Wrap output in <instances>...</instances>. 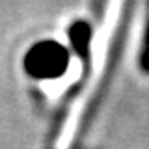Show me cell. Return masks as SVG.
<instances>
[{
	"instance_id": "cell-1",
	"label": "cell",
	"mask_w": 149,
	"mask_h": 149,
	"mask_svg": "<svg viewBox=\"0 0 149 149\" xmlns=\"http://www.w3.org/2000/svg\"><path fill=\"white\" fill-rule=\"evenodd\" d=\"M134 8H136V0H125V2H123V13H121L119 26H118V30H116V36H114V39H112L110 50H108L106 67H104V73H102V80L99 82V88H97L95 95L91 97L90 104H88V110L84 112V118L80 121L78 134H77V143L86 136L88 129L91 127L93 119H95V114L99 112L101 102H102V99H104L106 90H108V86L112 82L114 71L118 69V65H119V58H121V52H123V49H125V37H127V32H129V22H130V15H132Z\"/></svg>"
},
{
	"instance_id": "cell-2",
	"label": "cell",
	"mask_w": 149,
	"mask_h": 149,
	"mask_svg": "<svg viewBox=\"0 0 149 149\" xmlns=\"http://www.w3.org/2000/svg\"><path fill=\"white\" fill-rule=\"evenodd\" d=\"M67 56L56 43H43L28 54V69L37 77H56L63 71Z\"/></svg>"
},
{
	"instance_id": "cell-3",
	"label": "cell",
	"mask_w": 149,
	"mask_h": 149,
	"mask_svg": "<svg viewBox=\"0 0 149 149\" xmlns=\"http://www.w3.org/2000/svg\"><path fill=\"white\" fill-rule=\"evenodd\" d=\"M90 37H91V28L86 22H77V24L71 26L73 47L82 56L84 63H88V60H90Z\"/></svg>"
},
{
	"instance_id": "cell-4",
	"label": "cell",
	"mask_w": 149,
	"mask_h": 149,
	"mask_svg": "<svg viewBox=\"0 0 149 149\" xmlns=\"http://www.w3.org/2000/svg\"><path fill=\"white\" fill-rule=\"evenodd\" d=\"M140 69L149 74V2H147V19H146V30H143L142 49H140Z\"/></svg>"
},
{
	"instance_id": "cell-5",
	"label": "cell",
	"mask_w": 149,
	"mask_h": 149,
	"mask_svg": "<svg viewBox=\"0 0 149 149\" xmlns=\"http://www.w3.org/2000/svg\"><path fill=\"white\" fill-rule=\"evenodd\" d=\"M106 2H108V0H95V4H93V8H95V19H97V21H101V19H102Z\"/></svg>"
}]
</instances>
